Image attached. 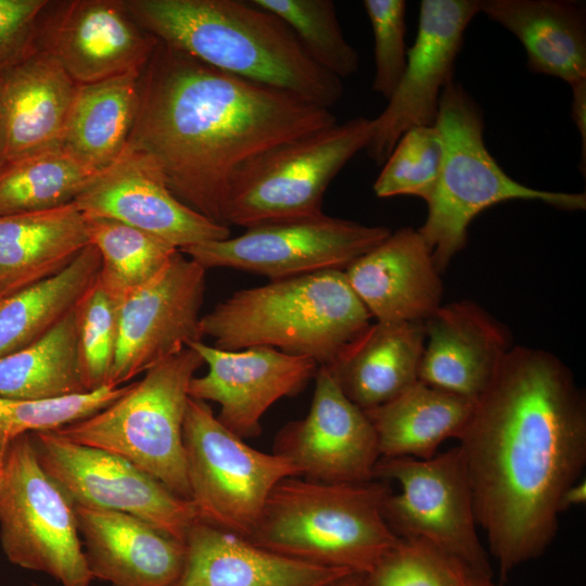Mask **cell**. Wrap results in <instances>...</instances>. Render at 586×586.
Listing matches in <instances>:
<instances>
[{"label": "cell", "instance_id": "7", "mask_svg": "<svg viewBox=\"0 0 586 586\" xmlns=\"http://www.w3.org/2000/svg\"><path fill=\"white\" fill-rule=\"evenodd\" d=\"M203 365L201 355L186 347L148 369L107 407L55 432L124 457L189 500L182 430L189 385Z\"/></svg>", "mask_w": 586, "mask_h": 586}, {"label": "cell", "instance_id": "31", "mask_svg": "<svg viewBox=\"0 0 586 586\" xmlns=\"http://www.w3.org/2000/svg\"><path fill=\"white\" fill-rule=\"evenodd\" d=\"M74 309L38 341L0 357V396L43 400L87 392L79 368Z\"/></svg>", "mask_w": 586, "mask_h": 586}, {"label": "cell", "instance_id": "3", "mask_svg": "<svg viewBox=\"0 0 586 586\" xmlns=\"http://www.w3.org/2000/svg\"><path fill=\"white\" fill-rule=\"evenodd\" d=\"M161 42L214 68L330 110L339 77L316 65L277 15L240 0H124Z\"/></svg>", "mask_w": 586, "mask_h": 586}, {"label": "cell", "instance_id": "2", "mask_svg": "<svg viewBox=\"0 0 586 586\" xmlns=\"http://www.w3.org/2000/svg\"><path fill=\"white\" fill-rule=\"evenodd\" d=\"M334 124L328 109L160 41L140 74L138 112L124 150L148 156L180 202L224 225L230 180L243 163Z\"/></svg>", "mask_w": 586, "mask_h": 586}, {"label": "cell", "instance_id": "8", "mask_svg": "<svg viewBox=\"0 0 586 586\" xmlns=\"http://www.w3.org/2000/svg\"><path fill=\"white\" fill-rule=\"evenodd\" d=\"M372 119L355 117L282 142L233 174L222 224L256 225L319 215L332 179L371 136Z\"/></svg>", "mask_w": 586, "mask_h": 586}, {"label": "cell", "instance_id": "6", "mask_svg": "<svg viewBox=\"0 0 586 586\" xmlns=\"http://www.w3.org/2000/svg\"><path fill=\"white\" fill-rule=\"evenodd\" d=\"M435 127L443 143V163L418 231L438 272L464 247L473 218L495 204L528 200L565 211L585 209V193L537 190L504 171L485 145L483 113L461 84L451 80L444 88Z\"/></svg>", "mask_w": 586, "mask_h": 586}, {"label": "cell", "instance_id": "33", "mask_svg": "<svg viewBox=\"0 0 586 586\" xmlns=\"http://www.w3.org/2000/svg\"><path fill=\"white\" fill-rule=\"evenodd\" d=\"M90 244L101 257L99 281L120 300L156 276L179 251L146 231L109 218L86 217Z\"/></svg>", "mask_w": 586, "mask_h": 586}, {"label": "cell", "instance_id": "4", "mask_svg": "<svg viewBox=\"0 0 586 586\" xmlns=\"http://www.w3.org/2000/svg\"><path fill=\"white\" fill-rule=\"evenodd\" d=\"M370 318L344 271L324 270L237 291L201 317V331L219 349L271 347L329 368Z\"/></svg>", "mask_w": 586, "mask_h": 586}, {"label": "cell", "instance_id": "22", "mask_svg": "<svg viewBox=\"0 0 586 586\" xmlns=\"http://www.w3.org/2000/svg\"><path fill=\"white\" fill-rule=\"evenodd\" d=\"M88 569L111 586H173L184 543L149 522L114 510L74 505Z\"/></svg>", "mask_w": 586, "mask_h": 586}, {"label": "cell", "instance_id": "39", "mask_svg": "<svg viewBox=\"0 0 586 586\" xmlns=\"http://www.w3.org/2000/svg\"><path fill=\"white\" fill-rule=\"evenodd\" d=\"M374 39L375 74L372 90L388 99L400 81L407 61L405 46L406 2L365 0Z\"/></svg>", "mask_w": 586, "mask_h": 586}, {"label": "cell", "instance_id": "29", "mask_svg": "<svg viewBox=\"0 0 586 586\" xmlns=\"http://www.w3.org/2000/svg\"><path fill=\"white\" fill-rule=\"evenodd\" d=\"M141 72L77 85L61 144L103 170L124 151L139 105Z\"/></svg>", "mask_w": 586, "mask_h": 586}, {"label": "cell", "instance_id": "37", "mask_svg": "<svg viewBox=\"0 0 586 586\" xmlns=\"http://www.w3.org/2000/svg\"><path fill=\"white\" fill-rule=\"evenodd\" d=\"M118 303L98 279L74 309L79 368L87 392L109 385L118 340Z\"/></svg>", "mask_w": 586, "mask_h": 586}, {"label": "cell", "instance_id": "41", "mask_svg": "<svg viewBox=\"0 0 586 586\" xmlns=\"http://www.w3.org/2000/svg\"><path fill=\"white\" fill-rule=\"evenodd\" d=\"M572 89V118L577 127L582 139L581 165L585 173L586 163V80L571 86Z\"/></svg>", "mask_w": 586, "mask_h": 586}, {"label": "cell", "instance_id": "44", "mask_svg": "<svg viewBox=\"0 0 586 586\" xmlns=\"http://www.w3.org/2000/svg\"><path fill=\"white\" fill-rule=\"evenodd\" d=\"M326 586H368L364 573H347Z\"/></svg>", "mask_w": 586, "mask_h": 586}, {"label": "cell", "instance_id": "1", "mask_svg": "<svg viewBox=\"0 0 586 586\" xmlns=\"http://www.w3.org/2000/svg\"><path fill=\"white\" fill-rule=\"evenodd\" d=\"M457 440L504 581L556 537L559 499L586 464L585 394L557 356L513 346Z\"/></svg>", "mask_w": 586, "mask_h": 586}, {"label": "cell", "instance_id": "11", "mask_svg": "<svg viewBox=\"0 0 586 586\" xmlns=\"http://www.w3.org/2000/svg\"><path fill=\"white\" fill-rule=\"evenodd\" d=\"M374 479L399 485L382 506L385 522L399 538L423 540L469 571L493 576L458 445L430 459L380 458Z\"/></svg>", "mask_w": 586, "mask_h": 586}, {"label": "cell", "instance_id": "12", "mask_svg": "<svg viewBox=\"0 0 586 586\" xmlns=\"http://www.w3.org/2000/svg\"><path fill=\"white\" fill-rule=\"evenodd\" d=\"M391 232L384 226H367L321 213L256 225L238 237L179 251L206 270L231 268L279 280L344 270Z\"/></svg>", "mask_w": 586, "mask_h": 586}, {"label": "cell", "instance_id": "42", "mask_svg": "<svg viewBox=\"0 0 586 586\" xmlns=\"http://www.w3.org/2000/svg\"><path fill=\"white\" fill-rule=\"evenodd\" d=\"M586 502V480H578L564 489L559 499V513Z\"/></svg>", "mask_w": 586, "mask_h": 586}, {"label": "cell", "instance_id": "19", "mask_svg": "<svg viewBox=\"0 0 586 586\" xmlns=\"http://www.w3.org/2000/svg\"><path fill=\"white\" fill-rule=\"evenodd\" d=\"M188 347L208 368L204 375L193 377L189 396L217 403V419L243 440L259 435L267 409L280 398L302 392L319 367L311 358L265 346L224 351L198 341Z\"/></svg>", "mask_w": 586, "mask_h": 586}, {"label": "cell", "instance_id": "26", "mask_svg": "<svg viewBox=\"0 0 586 586\" xmlns=\"http://www.w3.org/2000/svg\"><path fill=\"white\" fill-rule=\"evenodd\" d=\"M480 12L523 44L527 67L570 86L586 80L585 5L568 0H480Z\"/></svg>", "mask_w": 586, "mask_h": 586}, {"label": "cell", "instance_id": "24", "mask_svg": "<svg viewBox=\"0 0 586 586\" xmlns=\"http://www.w3.org/2000/svg\"><path fill=\"white\" fill-rule=\"evenodd\" d=\"M184 546L173 586H326L351 573L279 556L202 521L190 527Z\"/></svg>", "mask_w": 586, "mask_h": 586}, {"label": "cell", "instance_id": "10", "mask_svg": "<svg viewBox=\"0 0 586 586\" xmlns=\"http://www.w3.org/2000/svg\"><path fill=\"white\" fill-rule=\"evenodd\" d=\"M0 540L7 559L62 586H90L75 506L40 464L30 434L0 467Z\"/></svg>", "mask_w": 586, "mask_h": 586}, {"label": "cell", "instance_id": "18", "mask_svg": "<svg viewBox=\"0 0 586 586\" xmlns=\"http://www.w3.org/2000/svg\"><path fill=\"white\" fill-rule=\"evenodd\" d=\"M74 203L85 217L120 221L178 250L230 237L228 226L180 202L148 156L128 150L101 170Z\"/></svg>", "mask_w": 586, "mask_h": 586}, {"label": "cell", "instance_id": "28", "mask_svg": "<svg viewBox=\"0 0 586 586\" xmlns=\"http://www.w3.org/2000/svg\"><path fill=\"white\" fill-rule=\"evenodd\" d=\"M475 399L418 381L392 400L365 410L378 437L381 458L430 459L448 438H458Z\"/></svg>", "mask_w": 586, "mask_h": 586}, {"label": "cell", "instance_id": "35", "mask_svg": "<svg viewBox=\"0 0 586 586\" xmlns=\"http://www.w3.org/2000/svg\"><path fill=\"white\" fill-rule=\"evenodd\" d=\"M131 383L54 399L28 400L0 396V467L12 443L24 434L55 431L85 419L119 398Z\"/></svg>", "mask_w": 586, "mask_h": 586}, {"label": "cell", "instance_id": "30", "mask_svg": "<svg viewBox=\"0 0 586 586\" xmlns=\"http://www.w3.org/2000/svg\"><path fill=\"white\" fill-rule=\"evenodd\" d=\"M101 257L89 244L59 273L0 298V357L38 341L98 280Z\"/></svg>", "mask_w": 586, "mask_h": 586}, {"label": "cell", "instance_id": "14", "mask_svg": "<svg viewBox=\"0 0 586 586\" xmlns=\"http://www.w3.org/2000/svg\"><path fill=\"white\" fill-rule=\"evenodd\" d=\"M206 269L178 251L151 280L118 303V340L107 384L122 386L202 341Z\"/></svg>", "mask_w": 586, "mask_h": 586}, {"label": "cell", "instance_id": "9", "mask_svg": "<svg viewBox=\"0 0 586 586\" xmlns=\"http://www.w3.org/2000/svg\"><path fill=\"white\" fill-rule=\"evenodd\" d=\"M189 500L199 520L247 538L275 486L300 476L286 458L247 445L206 402L189 398L182 430Z\"/></svg>", "mask_w": 586, "mask_h": 586}, {"label": "cell", "instance_id": "45", "mask_svg": "<svg viewBox=\"0 0 586 586\" xmlns=\"http://www.w3.org/2000/svg\"><path fill=\"white\" fill-rule=\"evenodd\" d=\"M2 162V150H1V133H0V165Z\"/></svg>", "mask_w": 586, "mask_h": 586}, {"label": "cell", "instance_id": "34", "mask_svg": "<svg viewBox=\"0 0 586 586\" xmlns=\"http://www.w3.org/2000/svg\"><path fill=\"white\" fill-rule=\"evenodd\" d=\"M269 11L293 31L310 60L339 77L355 74L359 66L356 49L343 36L331 0H251Z\"/></svg>", "mask_w": 586, "mask_h": 586}, {"label": "cell", "instance_id": "16", "mask_svg": "<svg viewBox=\"0 0 586 586\" xmlns=\"http://www.w3.org/2000/svg\"><path fill=\"white\" fill-rule=\"evenodd\" d=\"M160 40L142 28L124 0L49 1L37 26V49L78 85L142 72Z\"/></svg>", "mask_w": 586, "mask_h": 586}, {"label": "cell", "instance_id": "17", "mask_svg": "<svg viewBox=\"0 0 586 586\" xmlns=\"http://www.w3.org/2000/svg\"><path fill=\"white\" fill-rule=\"evenodd\" d=\"M305 418L285 424L273 453L289 459L301 477L321 483H364L374 479L380 456L374 428L365 410L342 392L331 372L318 367Z\"/></svg>", "mask_w": 586, "mask_h": 586}, {"label": "cell", "instance_id": "13", "mask_svg": "<svg viewBox=\"0 0 586 586\" xmlns=\"http://www.w3.org/2000/svg\"><path fill=\"white\" fill-rule=\"evenodd\" d=\"M30 436L40 464L74 505L129 513L183 543L200 521L190 500L122 456L74 443L55 431Z\"/></svg>", "mask_w": 586, "mask_h": 586}, {"label": "cell", "instance_id": "20", "mask_svg": "<svg viewBox=\"0 0 586 586\" xmlns=\"http://www.w3.org/2000/svg\"><path fill=\"white\" fill-rule=\"evenodd\" d=\"M348 284L381 322H424L440 306L443 283L418 230L402 228L353 260Z\"/></svg>", "mask_w": 586, "mask_h": 586}, {"label": "cell", "instance_id": "40", "mask_svg": "<svg viewBox=\"0 0 586 586\" xmlns=\"http://www.w3.org/2000/svg\"><path fill=\"white\" fill-rule=\"evenodd\" d=\"M49 0H0V72L37 50L39 17Z\"/></svg>", "mask_w": 586, "mask_h": 586}, {"label": "cell", "instance_id": "5", "mask_svg": "<svg viewBox=\"0 0 586 586\" xmlns=\"http://www.w3.org/2000/svg\"><path fill=\"white\" fill-rule=\"evenodd\" d=\"M390 492L380 480L285 477L271 491L245 539L282 557L366 574L400 540L382 513Z\"/></svg>", "mask_w": 586, "mask_h": 586}, {"label": "cell", "instance_id": "38", "mask_svg": "<svg viewBox=\"0 0 586 586\" xmlns=\"http://www.w3.org/2000/svg\"><path fill=\"white\" fill-rule=\"evenodd\" d=\"M464 569L423 540L400 538L365 576L368 586H463Z\"/></svg>", "mask_w": 586, "mask_h": 586}, {"label": "cell", "instance_id": "21", "mask_svg": "<svg viewBox=\"0 0 586 586\" xmlns=\"http://www.w3.org/2000/svg\"><path fill=\"white\" fill-rule=\"evenodd\" d=\"M424 332L419 381L475 400L511 348L504 326L470 301L441 305Z\"/></svg>", "mask_w": 586, "mask_h": 586}, {"label": "cell", "instance_id": "32", "mask_svg": "<svg viewBox=\"0 0 586 586\" xmlns=\"http://www.w3.org/2000/svg\"><path fill=\"white\" fill-rule=\"evenodd\" d=\"M100 173L62 144L0 165V216L74 202Z\"/></svg>", "mask_w": 586, "mask_h": 586}, {"label": "cell", "instance_id": "36", "mask_svg": "<svg viewBox=\"0 0 586 586\" xmlns=\"http://www.w3.org/2000/svg\"><path fill=\"white\" fill-rule=\"evenodd\" d=\"M443 154L441 135L435 125L407 130L373 183L375 195H412L428 202L438 182Z\"/></svg>", "mask_w": 586, "mask_h": 586}, {"label": "cell", "instance_id": "25", "mask_svg": "<svg viewBox=\"0 0 586 586\" xmlns=\"http://www.w3.org/2000/svg\"><path fill=\"white\" fill-rule=\"evenodd\" d=\"M424 342V322L375 321L327 369L345 396L368 410L419 381Z\"/></svg>", "mask_w": 586, "mask_h": 586}, {"label": "cell", "instance_id": "43", "mask_svg": "<svg viewBox=\"0 0 586 586\" xmlns=\"http://www.w3.org/2000/svg\"><path fill=\"white\" fill-rule=\"evenodd\" d=\"M463 586H500L493 581V576H486L471 572L467 569L463 571Z\"/></svg>", "mask_w": 586, "mask_h": 586}, {"label": "cell", "instance_id": "27", "mask_svg": "<svg viewBox=\"0 0 586 586\" xmlns=\"http://www.w3.org/2000/svg\"><path fill=\"white\" fill-rule=\"evenodd\" d=\"M89 244L74 202L0 216V298L59 273Z\"/></svg>", "mask_w": 586, "mask_h": 586}, {"label": "cell", "instance_id": "23", "mask_svg": "<svg viewBox=\"0 0 586 586\" xmlns=\"http://www.w3.org/2000/svg\"><path fill=\"white\" fill-rule=\"evenodd\" d=\"M77 85L39 49L0 72L1 164L61 144Z\"/></svg>", "mask_w": 586, "mask_h": 586}, {"label": "cell", "instance_id": "15", "mask_svg": "<svg viewBox=\"0 0 586 586\" xmlns=\"http://www.w3.org/2000/svg\"><path fill=\"white\" fill-rule=\"evenodd\" d=\"M480 0H422L418 33L407 51L400 81L383 112L372 118L366 146L370 158L384 164L400 137L418 126L435 125L438 101L453 80L454 65Z\"/></svg>", "mask_w": 586, "mask_h": 586}]
</instances>
